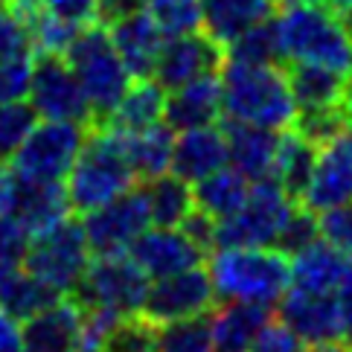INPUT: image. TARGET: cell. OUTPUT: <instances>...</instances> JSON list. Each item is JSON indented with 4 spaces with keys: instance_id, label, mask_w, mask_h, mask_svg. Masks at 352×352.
<instances>
[{
    "instance_id": "cell-8",
    "label": "cell",
    "mask_w": 352,
    "mask_h": 352,
    "mask_svg": "<svg viewBox=\"0 0 352 352\" xmlns=\"http://www.w3.org/2000/svg\"><path fill=\"white\" fill-rule=\"evenodd\" d=\"M87 262H91V245H87L85 228L82 221L67 216L53 228L30 236L23 265L38 280L53 285L58 294H70L76 292Z\"/></svg>"
},
{
    "instance_id": "cell-16",
    "label": "cell",
    "mask_w": 352,
    "mask_h": 352,
    "mask_svg": "<svg viewBox=\"0 0 352 352\" xmlns=\"http://www.w3.org/2000/svg\"><path fill=\"white\" fill-rule=\"evenodd\" d=\"M129 256L146 271L148 280H160V276L195 268L207 259L204 250L190 242V236L184 230H175V228L143 230L131 242Z\"/></svg>"
},
{
    "instance_id": "cell-23",
    "label": "cell",
    "mask_w": 352,
    "mask_h": 352,
    "mask_svg": "<svg viewBox=\"0 0 352 352\" xmlns=\"http://www.w3.org/2000/svg\"><path fill=\"white\" fill-rule=\"evenodd\" d=\"M221 117V79L219 73L186 82L175 91H166V120L175 131L195 129V125H210Z\"/></svg>"
},
{
    "instance_id": "cell-3",
    "label": "cell",
    "mask_w": 352,
    "mask_h": 352,
    "mask_svg": "<svg viewBox=\"0 0 352 352\" xmlns=\"http://www.w3.org/2000/svg\"><path fill=\"white\" fill-rule=\"evenodd\" d=\"M216 300L276 306L292 285V256L280 248H219L210 256Z\"/></svg>"
},
{
    "instance_id": "cell-35",
    "label": "cell",
    "mask_w": 352,
    "mask_h": 352,
    "mask_svg": "<svg viewBox=\"0 0 352 352\" xmlns=\"http://www.w3.org/2000/svg\"><path fill=\"white\" fill-rule=\"evenodd\" d=\"M27 30H30V38H32V50L35 53H53V56H65L67 47L73 44V38L79 35L82 27L70 23L65 18L47 12L41 3H35L27 15Z\"/></svg>"
},
{
    "instance_id": "cell-46",
    "label": "cell",
    "mask_w": 352,
    "mask_h": 352,
    "mask_svg": "<svg viewBox=\"0 0 352 352\" xmlns=\"http://www.w3.org/2000/svg\"><path fill=\"white\" fill-rule=\"evenodd\" d=\"M181 230L190 236V242L195 248L204 250V256H210V250H216V219L207 216L204 210H192L190 216L181 221Z\"/></svg>"
},
{
    "instance_id": "cell-1",
    "label": "cell",
    "mask_w": 352,
    "mask_h": 352,
    "mask_svg": "<svg viewBox=\"0 0 352 352\" xmlns=\"http://www.w3.org/2000/svg\"><path fill=\"white\" fill-rule=\"evenodd\" d=\"M221 114L224 120L285 131L297 120V102L288 76L276 65H221Z\"/></svg>"
},
{
    "instance_id": "cell-34",
    "label": "cell",
    "mask_w": 352,
    "mask_h": 352,
    "mask_svg": "<svg viewBox=\"0 0 352 352\" xmlns=\"http://www.w3.org/2000/svg\"><path fill=\"white\" fill-rule=\"evenodd\" d=\"M224 58L242 61V65H280L283 50H280V35H276L274 18L256 23L248 32H242L239 38H233L224 47Z\"/></svg>"
},
{
    "instance_id": "cell-53",
    "label": "cell",
    "mask_w": 352,
    "mask_h": 352,
    "mask_svg": "<svg viewBox=\"0 0 352 352\" xmlns=\"http://www.w3.org/2000/svg\"><path fill=\"white\" fill-rule=\"evenodd\" d=\"M276 6H283V9H288V6H311V3H329V0H274Z\"/></svg>"
},
{
    "instance_id": "cell-13",
    "label": "cell",
    "mask_w": 352,
    "mask_h": 352,
    "mask_svg": "<svg viewBox=\"0 0 352 352\" xmlns=\"http://www.w3.org/2000/svg\"><path fill=\"white\" fill-rule=\"evenodd\" d=\"M212 306H216V288H212L210 271L195 265L160 276V280H155V285H148L140 318H146L152 326H163L172 320L204 314Z\"/></svg>"
},
{
    "instance_id": "cell-47",
    "label": "cell",
    "mask_w": 352,
    "mask_h": 352,
    "mask_svg": "<svg viewBox=\"0 0 352 352\" xmlns=\"http://www.w3.org/2000/svg\"><path fill=\"white\" fill-rule=\"evenodd\" d=\"M96 9H99V23H111L131 15V12L146 9V0H96Z\"/></svg>"
},
{
    "instance_id": "cell-2",
    "label": "cell",
    "mask_w": 352,
    "mask_h": 352,
    "mask_svg": "<svg viewBox=\"0 0 352 352\" xmlns=\"http://www.w3.org/2000/svg\"><path fill=\"white\" fill-rule=\"evenodd\" d=\"M134 181L137 175L125 155L122 131L108 122H94L76 163L65 178L70 210L85 216L131 190Z\"/></svg>"
},
{
    "instance_id": "cell-54",
    "label": "cell",
    "mask_w": 352,
    "mask_h": 352,
    "mask_svg": "<svg viewBox=\"0 0 352 352\" xmlns=\"http://www.w3.org/2000/svg\"><path fill=\"white\" fill-rule=\"evenodd\" d=\"M332 9L338 12V15H349L352 12V0H329Z\"/></svg>"
},
{
    "instance_id": "cell-55",
    "label": "cell",
    "mask_w": 352,
    "mask_h": 352,
    "mask_svg": "<svg viewBox=\"0 0 352 352\" xmlns=\"http://www.w3.org/2000/svg\"><path fill=\"white\" fill-rule=\"evenodd\" d=\"M341 18H344V21H346V27H349V30H352V12H349V15H341Z\"/></svg>"
},
{
    "instance_id": "cell-20",
    "label": "cell",
    "mask_w": 352,
    "mask_h": 352,
    "mask_svg": "<svg viewBox=\"0 0 352 352\" xmlns=\"http://www.w3.org/2000/svg\"><path fill=\"white\" fill-rule=\"evenodd\" d=\"M70 198L65 181H23L12 175V201L9 216H15L23 228L32 233H41L53 228L61 219L70 216Z\"/></svg>"
},
{
    "instance_id": "cell-51",
    "label": "cell",
    "mask_w": 352,
    "mask_h": 352,
    "mask_svg": "<svg viewBox=\"0 0 352 352\" xmlns=\"http://www.w3.org/2000/svg\"><path fill=\"white\" fill-rule=\"evenodd\" d=\"M341 111H344V120L352 125V73L344 82V94H341Z\"/></svg>"
},
{
    "instance_id": "cell-9",
    "label": "cell",
    "mask_w": 352,
    "mask_h": 352,
    "mask_svg": "<svg viewBox=\"0 0 352 352\" xmlns=\"http://www.w3.org/2000/svg\"><path fill=\"white\" fill-rule=\"evenodd\" d=\"M148 292V276L129 254H105L87 262L76 285V300L85 309H108L114 314H140Z\"/></svg>"
},
{
    "instance_id": "cell-36",
    "label": "cell",
    "mask_w": 352,
    "mask_h": 352,
    "mask_svg": "<svg viewBox=\"0 0 352 352\" xmlns=\"http://www.w3.org/2000/svg\"><path fill=\"white\" fill-rule=\"evenodd\" d=\"M146 12L166 38L201 30V0H146Z\"/></svg>"
},
{
    "instance_id": "cell-15",
    "label": "cell",
    "mask_w": 352,
    "mask_h": 352,
    "mask_svg": "<svg viewBox=\"0 0 352 352\" xmlns=\"http://www.w3.org/2000/svg\"><path fill=\"white\" fill-rule=\"evenodd\" d=\"M85 320V306L76 297L61 294L38 314L23 320V349L27 352H76Z\"/></svg>"
},
{
    "instance_id": "cell-12",
    "label": "cell",
    "mask_w": 352,
    "mask_h": 352,
    "mask_svg": "<svg viewBox=\"0 0 352 352\" xmlns=\"http://www.w3.org/2000/svg\"><path fill=\"white\" fill-rule=\"evenodd\" d=\"M148 224H152V216H148L143 186L140 190L131 186L114 201L85 212L82 228L87 236V245H91V254L105 256V254H125Z\"/></svg>"
},
{
    "instance_id": "cell-33",
    "label": "cell",
    "mask_w": 352,
    "mask_h": 352,
    "mask_svg": "<svg viewBox=\"0 0 352 352\" xmlns=\"http://www.w3.org/2000/svg\"><path fill=\"white\" fill-rule=\"evenodd\" d=\"M155 352H212L210 314L155 326Z\"/></svg>"
},
{
    "instance_id": "cell-19",
    "label": "cell",
    "mask_w": 352,
    "mask_h": 352,
    "mask_svg": "<svg viewBox=\"0 0 352 352\" xmlns=\"http://www.w3.org/2000/svg\"><path fill=\"white\" fill-rule=\"evenodd\" d=\"M108 35L122 58L125 70H129V76L131 79H152L166 35L157 30V23L148 18V12L140 9L120 21H111Z\"/></svg>"
},
{
    "instance_id": "cell-25",
    "label": "cell",
    "mask_w": 352,
    "mask_h": 352,
    "mask_svg": "<svg viewBox=\"0 0 352 352\" xmlns=\"http://www.w3.org/2000/svg\"><path fill=\"white\" fill-rule=\"evenodd\" d=\"M274 0H201V30L228 47L256 23L274 18Z\"/></svg>"
},
{
    "instance_id": "cell-10",
    "label": "cell",
    "mask_w": 352,
    "mask_h": 352,
    "mask_svg": "<svg viewBox=\"0 0 352 352\" xmlns=\"http://www.w3.org/2000/svg\"><path fill=\"white\" fill-rule=\"evenodd\" d=\"M30 105L44 120H76L94 125V111L65 56L38 53L32 58Z\"/></svg>"
},
{
    "instance_id": "cell-38",
    "label": "cell",
    "mask_w": 352,
    "mask_h": 352,
    "mask_svg": "<svg viewBox=\"0 0 352 352\" xmlns=\"http://www.w3.org/2000/svg\"><path fill=\"white\" fill-rule=\"evenodd\" d=\"M102 352H155V326L140 314H129L108 332Z\"/></svg>"
},
{
    "instance_id": "cell-21",
    "label": "cell",
    "mask_w": 352,
    "mask_h": 352,
    "mask_svg": "<svg viewBox=\"0 0 352 352\" xmlns=\"http://www.w3.org/2000/svg\"><path fill=\"white\" fill-rule=\"evenodd\" d=\"M228 163V137L216 122L184 129L181 137L172 146V163L169 169L184 181H201L204 175L221 169Z\"/></svg>"
},
{
    "instance_id": "cell-40",
    "label": "cell",
    "mask_w": 352,
    "mask_h": 352,
    "mask_svg": "<svg viewBox=\"0 0 352 352\" xmlns=\"http://www.w3.org/2000/svg\"><path fill=\"white\" fill-rule=\"evenodd\" d=\"M27 248H30V230L15 216L0 212V283L23 265Z\"/></svg>"
},
{
    "instance_id": "cell-48",
    "label": "cell",
    "mask_w": 352,
    "mask_h": 352,
    "mask_svg": "<svg viewBox=\"0 0 352 352\" xmlns=\"http://www.w3.org/2000/svg\"><path fill=\"white\" fill-rule=\"evenodd\" d=\"M0 352H27L23 349L21 329L15 326V318L0 309Z\"/></svg>"
},
{
    "instance_id": "cell-18",
    "label": "cell",
    "mask_w": 352,
    "mask_h": 352,
    "mask_svg": "<svg viewBox=\"0 0 352 352\" xmlns=\"http://www.w3.org/2000/svg\"><path fill=\"white\" fill-rule=\"evenodd\" d=\"M292 285L318 294H341L352 285V259L318 236L292 254Z\"/></svg>"
},
{
    "instance_id": "cell-7",
    "label": "cell",
    "mask_w": 352,
    "mask_h": 352,
    "mask_svg": "<svg viewBox=\"0 0 352 352\" xmlns=\"http://www.w3.org/2000/svg\"><path fill=\"white\" fill-rule=\"evenodd\" d=\"M91 125L76 120H44L35 122L27 140L6 160L9 172L23 181H65L82 146L87 140Z\"/></svg>"
},
{
    "instance_id": "cell-44",
    "label": "cell",
    "mask_w": 352,
    "mask_h": 352,
    "mask_svg": "<svg viewBox=\"0 0 352 352\" xmlns=\"http://www.w3.org/2000/svg\"><path fill=\"white\" fill-rule=\"evenodd\" d=\"M32 58H18L9 65H0V102H15L30 94V76H32Z\"/></svg>"
},
{
    "instance_id": "cell-42",
    "label": "cell",
    "mask_w": 352,
    "mask_h": 352,
    "mask_svg": "<svg viewBox=\"0 0 352 352\" xmlns=\"http://www.w3.org/2000/svg\"><path fill=\"white\" fill-rule=\"evenodd\" d=\"M318 230H320V239H326L332 248H338L341 254L352 259V201L320 212Z\"/></svg>"
},
{
    "instance_id": "cell-52",
    "label": "cell",
    "mask_w": 352,
    "mask_h": 352,
    "mask_svg": "<svg viewBox=\"0 0 352 352\" xmlns=\"http://www.w3.org/2000/svg\"><path fill=\"white\" fill-rule=\"evenodd\" d=\"M309 352H352V346L344 341H326V344H311Z\"/></svg>"
},
{
    "instance_id": "cell-32",
    "label": "cell",
    "mask_w": 352,
    "mask_h": 352,
    "mask_svg": "<svg viewBox=\"0 0 352 352\" xmlns=\"http://www.w3.org/2000/svg\"><path fill=\"white\" fill-rule=\"evenodd\" d=\"M58 297L61 294L53 285H47L35 274L21 271V268L0 283V309H3L6 314H12L15 320L32 318V314H38L50 303H56Z\"/></svg>"
},
{
    "instance_id": "cell-49",
    "label": "cell",
    "mask_w": 352,
    "mask_h": 352,
    "mask_svg": "<svg viewBox=\"0 0 352 352\" xmlns=\"http://www.w3.org/2000/svg\"><path fill=\"white\" fill-rule=\"evenodd\" d=\"M338 323H341V341L352 346V285L338 294Z\"/></svg>"
},
{
    "instance_id": "cell-31",
    "label": "cell",
    "mask_w": 352,
    "mask_h": 352,
    "mask_svg": "<svg viewBox=\"0 0 352 352\" xmlns=\"http://www.w3.org/2000/svg\"><path fill=\"white\" fill-rule=\"evenodd\" d=\"M314 152H318V146L306 140L297 129L280 131V146H276V160H274L271 178L280 181L288 195L300 198V192H303V186L311 175V166H314Z\"/></svg>"
},
{
    "instance_id": "cell-43",
    "label": "cell",
    "mask_w": 352,
    "mask_h": 352,
    "mask_svg": "<svg viewBox=\"0 0 352 352\" xmlns=\"http://www.w3.org/2000/svg\"><path fill=\"white\" fill-rule=\"evenodd\" d=\"M250 352H309V344L283 320H268Z\"/></svg>"
},
{
    "instance_id": "cell-4",
    "label": "cell",
    "mask_w": 352,
    "mask_h": 352,
    "mask_svg": "<svg viewBox=\"0 0 352 352\" xmlns=\"http://www.w3.org/2000/svg\"><path fill=\"white\" fill-rule=\"evenodd\" d=\"M283 61L320 65L335 73H352V30L326 3L288 6L274 18Z\"/></svg>"
},
{
    "instance_id": "cell-11",
    "label": "cell",
    "mask_w": 352,
    "mask_h": 352,
    "mask_svg": "<svg viewBox=\"0 0 352 352\" xmlns=\"http://www.w3.org/2000/svg\"><path fill=\"white\" fill-rule=\"evenodd\" d=\"M300 204L314 216L352 201V125L318 143L311 175L300 192Z\"/></svg>"
},
{
    "instance_id": "cell-30",
    "label": "cell",
    "mask_w": 352,
    "mask_h": 352,
    "mask_svg": "<svg viewBox=\"0 0 352 352\" xmlns=\"http://www.w3.org/2000/svg\"><path fill=\"white\" fill-rule=\"evenodd\" d=\"M245 195H248V178L233 166L230 169L221 166L216 172H210L201 181H195V186H192L195 207L204 210L207 216H212L216 221L233 216V212L242 207Z\"/></svg>"
},
{
    "instance_id": "cell-5",
    "label": "cell",
    "mask_w": 352,
    "mask_h": 352,
    "mask_svg": "<svg viewBox=\"0 0 352 352\" xmlns=\"http://www.w3.org/2000/svg\"><path fill=\"white\" fill-rule=\"evenodd\" d=\"M65 58L87 96V105L94 111V122H105L131 82L120 53L111 44L108 30L102 23L82 27L73 44L67 47Z\"/></svg>"
},
{
    "instance_id": "cell-29",
    "label": "cell",
    "mask_w": 352,
    "mask_h": 352,
    "mask_svg": "<svg viewBox=\"0 0 352 352\" xmlns=\"http://www.w3.org/2000/svg\"><path fill=\"white\" fill-rule=\"evenodd\" d=\"M143 192H146L148 216H152V224H157V228H181V221L195 210L190 181L178 178L175 172L172 175L163 172L143 181Z\"/></svg>"
},
{
    "instance_id": "cell-28",
    "label": "cell",
    "mask_w": 352,
    "mask_h": 352,
    "mask_svg": "<svg viewBox=\"0 0 352 352\" xmlns=\"http://www.w3.org/2000/svg\"><path fill=\"white\" fill-rule=\"evenodd\" d=\"M163 111H166V91L152 79H134L105 122L122 131H143L163 120Z\"/></svg>"
},
{
    "instance_id": "cell-50",
    "label": "cell",
    "mask_w": 352,
    "mask_h": 352,
    "mask_svg": "<svg viewBox=\"0 0 352 352\" xmlns=\"http://www.w3.org/2000/svg\"><path fill=\"white\" fill-rule=\"evenodd\" d=\"M12 201V172L6 163H0V212H9Z\"/></svg>"
},
{
    "instance_id": "cell-41",
    "label": "cell",
    "mask_w": 352,
    "mask_h": 352,
    "mask_svg": "<svg viewBox=\"0 0 352 352\" xmlns=\"http://www.w3.org/2000/svg\"><path fill=\"white\" fill-rule=\"evenodd\" d=\"M320 236L318 230V216H314L311 210H306L303 204H297L294 212H292V219L285 221V228L280 233V239H276V245L274 248H280L283 254H297L300 248H306L309 242H314V239Z\"/></svg>"
},
{
    "instance_id": "cell-27",
    "label": "cell",
    "mask_w": 352,
    "mask_h": 352,
    "mask_svg": "<svg viewBox=\"0 0 352 352\" xmlns=\"http://www.w3.org/2000/svg\"><path fill=\"white\" fill-rule=\"evenodd\" d=\"M122 131V129H120ZM125 155L134 175L140 181H148L155 175H163L172 163V146H175V129L169 122H155L143 131H122Z\"/></svg>"
},
{
    "instance_id": "cell-39",
    "label": "cell",
    "mask_w": 352,
    "mask_h": 352,
    "mask_svg": "<svg viewBox=\"0 0 352 352\" xmlns=\"http://www.w3.org/2000/svg\"><path fill=\"white\" fill-rule=\"evenodd\" d=\"M27 56H35L27 23L9 6V0H0V65H9V61Z\"/></svg>"
},
{
    "instance_id": "cell-24",
    "label": "cell",
    "mask_w": 352,
    "mask_h": 352,
    "mask_svg": "<svg viewBox=\"0 0 352 352\" xmlns=\"http://www.w3.org/2000/svg\"><path fill=\"white\" fill-rule=\"evenodd\" d=\"M271 320V309L242 300H224V306L210 314L212 352H250L262 326Z\"/></svg>"
},
{
    "instance_id": "cell-37",
    "label": "cell",
    "mask_w": 352,
    "mask_h": 352,
    "mask_svg": "<svg viewBox=\"0 0 352 352\" xmlns=\"http://www.w3.org/2000/svg\"><path fill=\"white\" fill-rule=\"evenodd\" d=\"M35 108L23 99L15 102H0V163H6L18 152V146L27 140V134L35 129Z\"/></svg>"
},
{
    "instance_id": "cell-6",
    "label": "cell",
    "mask_w": 352,
    "mask_h": 352,
    "mask_svg": "<svg viewBox=\"0 0 352 352\" xmlns=\"http://www.w3.org/2000/svg\"><path fill=\"white\" fill-rule=\"evenodd\" d=\"M300 201L276 178H259L233 216L216 221V248H274Z\"/></svg>"
},
{
    "instance_id": "cell-22",
    "label": "cell",
    "mask_w": 352,
    "mask_h": 352,
    "mask_svg": "<svg viewBox=\"0 0 352 352\" xmlns=\"http://www.w3.org/2000/svg\"><path fill=\"white\" fill-rule=\"evenodd\" d=\"M224 137H228V160L248 181L271 178L276 146H280V131L262 129V125H248L236 120L221 122Z\"/></svg>"
},
{
    "instance_id": "cell-14",
    "label": "cell",
    "mask_w": 352,
    "mask_h": 352,
    "mask_svg": "<svg viewBox=\"0 0 352 352\" xmlns=\"http://www.w3.org/2000/svg\"><path fill=\"white\" fill-rule=\"evenodd\" d=\"M224 65V47L216 44L207 32H186L163 41L155 65V82L163 91H175L186 82H195L210 73H219Z\"/></svg>"
},
{
    "instance_id": "cell-17",
    "label": "cell",
    "mask_w": 352,
    "mask_h": 352,
    "mask_svg": "<svg viewBox=\"0 0 352 352\" xmlns=\"http://www.w3.org/2000/svg\"><path fill=\"white\" fill-rule=\"evenodd\" d=\"M280 320L303 338L306 344L341 341V323H338V294H318L306 288L288 285L280 297Z\"/></svg>"
},
{
    "instance_id": "cell-45",
    "label": "cell",
    "mask_w": 352,
    "mask_h": 352,
    "mask_svg": "<svg viewBox=\"0 0 352 352\" xmlns=\"http://www.w3.org/2000/svg\"><path fill=\"white\" fill-rule=\"evenodd\" d=\"M38 3L47 12H53V15L76 23V27H91V23H99L96 0H38Z\"/></svg>"
},
{
    "instance_id": "cell-26",
    "label": "cell",
    "mask_w": 352,
    "mask_h": 352,
    "mask_svg": "<svg viewBox=\"0 0 352 352\" xmlns=\"http://www.w3.org/2000/svg\"><path fill=\"white\" fill-rule=\"evenodd\" d=\"M288 87L297 102V111H326V108H341L344 94V73H335L320 65H303L292 61L288 67Z\"/></svg>"
}]
</instances>
